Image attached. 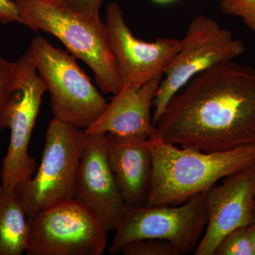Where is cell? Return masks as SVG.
<instances>
[{"instance_id":"ffe728a7","label":"cell","mask_w":255,"mask_h":255,"mask_svg":"<svg viewBox=\"0 0 255 255\" xmlns=\"http://www.w3.org/2000/svg\"><path fill=\"white\" fill-rule=\"evenodd\" d=\"M70 7L82 12L100 14L106 0H60Z\"/></svg>"},{"instance_id":"e0dca14e","label":"cell","mask_w":255,"mask_h":255,"mask_svg":"<svg viewBox=\"0 0 255 255\" xmlns=\"http://www.w3.org/2000/svg\"><path fill=\"white\" fill-rule=\"evenodd\" d=\"M214 255H254L248 226L238 228L226 235L220 242Z\"/></svg>"},{"instance_id":"30bf717a","label":"cell","mask_w":255,"mask_h":255,"mask_svg":"<svg viewBox=\"0 0 255 255\" xmlns=\"http://www.w3.org/2000/svg\"><path fill=\"white\" fill-rule=\"evenodd\" d=\"M105 24L122 88L140 87L164 75L180 48L181 41L176 38L158 37L152 42L137 38L116 2L107 6Z\"/></svg>"},{"instance_id":"4fadbf2b","label":"cell","mask_w":255,"mask_h":255,"mask_svg":"<svg viewBox=\"0 0 255 255\" xmlns=\"http://www.w3.org/2000/svg\"><path fill=\"white\" fill-rule=\"evenodd\" d=\"M163 75L140 87H124L114 95L107 109L86 134L111 133L130 138L150 140L156 133L151 108Z\"/></svg>"},{"instance_id":"9c48e42d","label":"cell","mask_w":255,"mask_h":255,"mask_svg":"<svg viewBox=\"0 0 255 255\" xmlns=\"http://www.w3.org/2000/svg\"><path fill=\"white\" fill-rule=\"evenodd\" d=\"M16 63L17 90L10 102L6 118V127L11 135L0 176L1 187L5 191L14 190L35 173L36 161L28 152V145L42 98L47 91L29 48Z\"/></svg>"},{"instance_id":"d4e9b609","label":"cell","mask_w":255,"mask_h":255,"mask_svg":"<svg viewBox=\"0 0 255 255\" xmlns=\"http://www.w3.org/2000/svg\"></svg>"},{"instance_id":"5bb4252c","label":"cell","mask_w":255,"mask_h":255,"mask_svg":"<svg viewBox=\"0 0 255 255\" xmlns=\"http://www.w3.org/2000/svg\"><path fill=\"white\" fill-rule=\"evenodd\" d=\"M148 141L106 133L107 157L127 206L140 205L147 199L152 169Z\"/></svg>"},{"instance_id":"8992f818","label":"cell","mask_w":255,"mask_h":255,"mask_svg":"<svg viewBox=\"0 0 255 255\" xmlns=\"http://www.w3.org/2000/svg\"><path fill=\"white\" fill-rule=\"evenodd\" d=\"M179 51L164 72L153 102L155 126L169 101L194 77L215 65L232 61L245 53L246 45L209 16H196L189 23Z\"/></svg>"},{"instance_id":"ac0fdd59","label":"cell","mask_w":255,"mask_h":255,"mask_svg":"<svg viewBox=\"0 0 255 255\" xmlns=\"http://www.w3.org/2000/svg\"><path fill=\"white\" fill-rule=\"evenodd\" d=\"M124 255H182L177 247L169 241L147 238L131 242L122 251Z\"/></svg>"},{"instance_id":"2e32d148","label":"cell","mask_w":255,"mask_h":255,"mask_svg":"<svg viewBox=\"0 0 255 255\" xmlns=\"http://www.w3.org/2000/svg\"><path fill=\"white\" fill-rule=\"evenodd\" d=\"M16 90L17 63H10L0 56V132L6 128V114Z\"/></svg>"},{"instance_id":"8fae6325","label":"cell","mask_w":255,"mask_h":255,"mask_svg":"<svg viewBox=\"0 0 255 255\" xmlns=\"http://www.w3.org/2000/svg\"><path fill=\"white\" fill-rule=\"evenodd\" d=\"M255 163L223 179L206 193L208 223L194 251L196 255H214L228 233L255 221Z\"/></svg>"},{"instance_id":"44dd1931","label":"cell","mask_w":255,"mask_h":255,"mask_svg":"<svg viewBox=\"0 0 255 255\" xmlns=\"http://www.w3.org/2000/svg\"><path fill=\"white\" fill-rule=\"evenodd\" d=\"M18 21L19 15L14 1L13 0H0V22L8 24Z\"/></svg>"},{"instance_id":"9a60e30c","label":"cell","mask_w":255,"mask_h":255,"mask_svg":"<svg viewBox=\"0 0 255 255\" xmlns=\"http://www.w3.org/2000/svg\"><path fill=\"white\" fill-rule=\"evenodd\" d=\"M16 189L5 191L0 186V255L26 253L29 224Z\"/></svg>"},{"instance_id":"3957f363","label":"cell","mask_w":255,"mask_h":255,"mask_svg":"<svg viewBox=\"0 0 255 255\" xmlns=\"http://www.w3.org/2000/svg\"><path fill=\"white\" fill-rule=\"evenodd\" d=\"M19 21L33 31L50 33L94 74L105 94L117 95L122 85L108 31L100 14L82 12L60 0H13Z\"/></svg>"},{"instance_id":"7a4b0ae2","label":"cell","mask_w":255,"mask_h":255,"mask_svg":"<svg viewBox=\"0 0 255 255\" xmlns=\"http://www.w3.org/2000/svg\"><path fill=\"white\" fill-rule=\"evenodd\" d=\"M148 144L152 169L147 206L179 205L255 163V145L204 152L164 141L157 132Z\"/></svg>"},{"instance_id":"52a82bcc","label":"cell","mask_w":255,"mask_h":255,"mask_svg":"<svg viewBox=\"0 0 255 255\" xmlns=\"http://www.w3.org/2000/svg\"><path fill=\"white\" fill-rule=\"evenodd\" d=\"M28 255H101L108 231L75 199H68L28 217Z\"/></svg>"},{"instance_id":"d6986e66","label":"cell","mask_w":255,"mask_h":255,"mask_svg":"<svg viewBox=\"0 0 255 255\" xmlns=\"http://www.w3.org/2000/svg\"><path fill=\"white\" fill-rule=\"evenodd\" d=\"M220 9L224 14L241 18L255 36V0H221Z\"/></svg>"},{"instance_id":"7402d4cb","label":"cell","mask_w":255,"mask_h":255,"mask_svg":"<svg viewBox=\"0 0 255 255\" xmlns=\"http://www.w3.org/2000/svg\"><path fill=\"white\" fill-rule=\"evenodd\" d=\"M248 228H249L252 241H253V253H254V255H255V221L252 223L251 225H250Z\"/></svg>"},{"instance_id":"6da1fadb","label":"cell","mask_w":255,"mask_h":255,"mask_svg":"<svg viewBox=\"0 0 255 255\" xmlns=\"http://www.w3.org/2000/svg\"><path fill=\"white\" fill-rule=\"evenodd\" d=\"M155 127L164 141L204 152L255 145V69L232 60L199 74Z\"/></svg>"},{"instance_id":"ba28073f","label":"cell","mask_w":255,"mask_h":255,"mask_svg":"<svg viewBox=\"0 0 255 255\" xmlns=\"http://www.w3.org/2000/svg\"><path fill=\"white\" fill-rule=\"evenodd\" d=\"M206 193L179 205L127 206L109 253L118 254L128 243L147 238L165 240L183 255L190 253L207 225Z\"/></svg>"},{"instance_id":"603a6c76","label":"cell","mask_w":255,"mask_h":255,"mask_svg":"<svg viewBox=\"0 0 255 255\" xmlns=\"http://www.w3.org/2000/svg\"><path fill=\"white\" fill-rule=\"evenodd\" d=\"M152 1L160 3V4H166V3L171 2V1H174V0H152Z\"/></svg>"},{"instance_id":"cb8c5ba5","label":"cell","mask_w":255,"mask_h":255,"mask_svg":"<svg viewBox=\"0 0 255 255\" xmlns=\"http://www.w3.org/2000/svg\"><path fill=\"white\" fill-rule=\"evenodd\" d=\"M195 1H209V0H195Z\"/></svg>"},{"instance_id":"277c9868","label":"cell","mask_w":255,"mask_h":255,"mask_svg":"<svg viewBox=\"0 0 255 255\" xmlns=\"http://www.w3.org/2000/svg\"><path fill=\"white\" fill-rule=\"evenodd\" d=\"M29 48L37 71L49 92L53 119L84 130L91 127L108 103L75 57L41 36L35 37Z\"/></svg>"},{"instance_id":"7c38bea8","label":"cell","mask_w":255,"mask_h":255,"mask_svg":"<svg viewBox=\"0 0 255 255\" xmlns=\"http://www.w3.org/2000/svg\"><path fill=\"white\" fill-rule=\"evenodd\" d=\"M85 135L74 199L90 210L106 231H115L127 205L109 162L106 134Z\"/></svg>"},{"instance_id":"5b68a950","label":"cell","mask_w":255,"mask_h":255,"mask_svg":"<svg viewBox=\"0 0 255 255\" xmlns=\"http://www.w3.org/2000/svg\"><path fill=\"white\" fill-rule=\"evenodd\" d=\"M85 130L53 119L45 137L39 167L15 188L27 217L60 201L74 199Z\"/></svg>"}]
</instances>
